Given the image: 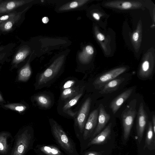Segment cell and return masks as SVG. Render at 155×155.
<instances>
[{"mask_svg":"<svg viewBox=\"0 0 155 155\" xmlns=\"http://www.w3.org/2000/svg\"><path fill=\"white\" fill-rule=\"evenodd\" d=\"M33 133L32 130L28 128L19 130L14 136V142L9 155H25L31 148Z\"/></svg>","mask_w":155,"mask_h":155,"instance_id":"cell-1","label":"cell"},{"mask_svg":"<svg viewBox=\"0 0 155 155\" xmlns=\"http://www.w3.org/2000/svg\"><path fill=\"white\" fill-rule=\"evenodd\" d=\"M51 125L52 134L58 142L69 155H73L76 150L71 139L55 121L51 120Z\"/></svg>","mask_w":155,"mask_h":155,"instance_id":"cell-2","label":"cell"},{"mask_svg":"<svg viewBox=\"0 0 155 155\" xmlns=\"http://www.w3.org/2000/svg\"><path fill=\"white\" fill-rule=\"evenodd\" d=\"M137 100H132L122 113L121 117L123 128V137L126 140L128 138L137 115Z\"/></svg>","mask_w":155,"mask_h":155,"instance_id":"cell-3","label":"cell"},{"mask_svg":"<svg viewBox=\"0 0 155 155\" xmlns=\"http://www.w3.org/2000/svg\"><path fill=\"white\" fill-rule=\"evenodd\" d=\"M64 59L65 56L63 55L54 60L50 66L39 75L38 80V87H40L47 84L54 78L62 68Z\"/></svg>","mask_w":155,"mask_h":155,"instance_id":"cell-4","label":"cell"},{"mask_svg":"<svg viewBox=\"0 0 155 155\" xmlns=\"http://www.w3.org/2000/svg\"><path fill=\"white\" fill-rule=\"evenodd\" d=\"M126 70L125 67H120L111 70L98 77L93 84L95 89H101L104 85L110 81L116 78Z\"/></svg>","mask_w":155,"mask_h":155,"instance_id":"cell-5","label":"cell"},{"mask_svg":"<svg viewBox=\"0 0 155 155\" xmlns=\"http://www.w3.org/2000/svg\"><path fill=\"white\" fill-rule=\"evenodd\" d=\"M136 115L137 137L138 141L140 143L143 138L148 118L143 103H141L140 104Z\"/></svg>","mask_w":155,"mask_h":155,"instance_id":"cell-6","label":"cell"},{"mask_svg":"<svg viewBox=\"0 0 155 155\" xmlns=\"http://www.w3.org/2000/svg\"><path fill=\"white\" fill-rule=\"evenodd\" d=\"M14 141V138L8 132H0V155H9Z\"/></svg>","mask_w":155,"mask_h":155,"instance_id":"cell-7","label":"cell"},{"mask_svg":"<svg viewBox=\"0 0 155 155\" xmlns=\"http://www.w3.org/2000/svg\"><path fill=\"white\" fill-rule=\"evenodd\" d=\"M91 100L90 97L87 98L84 101L78 114L76 121L80 132L82 133L84 130L90 110Z\"/></svg>","mask_w":155,"mask_h":155,"instance_id":"cell-8","label":"cell"},{"mask_svg":"<svg viewBox=\"0 0 155 155\" xmlns=\"http://www.w3.org/2000/svg\"><path fill=\"white\" fill-rule=\"evenodd\" d=\"M32 1V0L2 1L0 2V15L9 13L15 9Z\"/></svg>","mask_w":155,"mask_h":155,"instance_id":"cell-9","label":"cell"},{"mask_svg":"<svg viewBox=\"0 0 155 155\" xmlns=\"http://www.w3.org/2000/svg\"><path fill=\"white\" fill-rule=\"evenodd\" d=\"M98 115V109L94 110L90 114L86 122L84 130L83 137L84 140L90 137L96 128L97 123Z\"/></svg>","mask_w":155,"mask_h":155,"instance_id":"cell-10","label":"cell"},{"mask_svg":"<svg viewBox=\"0 0 155 155\" xmlns=\"http://www.w3.org/2000/svg\"><path fill=\"white\" fill-rule=\"evenodd\" d=\"M133 91L132 88L127 89L115 98L110 102L109 107L114 114L123 104L129 97Z\"/></svg>","mask_w":155,"mask_h":155,"instance_id":"cell-11","label":"cell"},{"mask_svg":"<svg viewBox=\"0 0 155 155\" xmlns=\"http://www.w3.org/2000/svg\"><path fill=\"white\" fill-rule=\"evenodd\" d=\"M110 118L109 114L106 111L102 104L99 106V113L98 117L97 123L93 134V137L99 134L105 126Z\"/></svg>","mask_w":155,"mask_h":155,"instance_id":"cell-12","label":"cell"},{"mask_svg":"<svg viewBox=\"0 0 155 155\" xmlns=\"http://www.w3.org/2000/svg\"><path fill=\"white\" fill-rule=\"evenodd\" d=\"M112 123H110L105 128L89 142L88 146L102 144L107 142L110 138Z\"/></svg>","mask_w":155,"mask_h":155,"instance_id":"cell-13","label":"cell"},{"mask_svg":"<svg viewBox=\"0 0 155 155\" xmlns=\"http://www.w3.org/2000/svg\"><path fill=\"white\" fill-rule=\"evenodd\" d=\"M124 80V78H120L110 81L104 85L99 93L102 94H107L115 91Z\"/></svg>","mask_w":155,"mask_h":155,"instance_id":"cell-14","label":"cell"},{"mask_svg":"<svg viewBox=\"0 0 155 155\" xmlns=\"http://www.w3.org/2000/svg\"><path fill=\"white\" fill-rule=\"evenodd\" d=\"M27 8L21 12H18L17 14L9 19L0 24V30L4 31H8L11 30L14 25L20 20L22 13Z\"/></svg>","mask_w":155,"mask_h":155,"instance_id":"cell-15","label":"cell"},{"mask_svg":"<svg viewBox=\"0 0 155 155\" xmlns=\"http://www.w3.org/2000/svg\"><path fill=\"white\" fill-rule=\"evenodd\" d=\"M88 0H76L70 2L66 3L58 8L60 11H68L78 8L86 3Z\"/></svg>","mask_w":155,"mask_h":155,"instance_id":"cell-16","label":"cell"},{"mask_svg":"<svg viewBox=\"0 0 155 155\" xmlns=\"http://www.w3.org/2000/svg\"><path fill=\"white\" fill-rule=\"evenodd\" d=\"M155 134H154L151 122L149 121L148 124L146 136L145 140V144L144 147L145 149L149 147L153 144L155 145Z\"/></svg>","mask_w":155,"mask_h":155,"instance_id":"cell-17","label":"cell"},{"mask_svg":"<svg viewBox=\"0 0 155 155\" xmlns=\"http://www.w3.org/2000/svg\"><path fill=\"white\" fill-rule=\"evenodd\" d=\"M30 52V49L28 47H25L21 48L15 55L13 63H18L22 61L29 55Z\"/></svg>","mask_w":155,"mask_h":155,"instance_id":"cell-18","label":"cell"},{"mask_svg":"<svg viewBox=\"0 0 155 155\" xmlns=\"http://www.w3.org/2000/svg\"><path fill=\"white\" fill-rule=\"evenodd\" d=\"M35 99L38 105L44 108H48L51 104L50 98L45 94H39L36 97Z\"/></svg>","mask_w":155,"mask_h":155,"instance_id":"cell-19","label":"cell"},{"mask_svg":"<svg viewBox=\"0 0 155 155\" xmlns=\"http://www.w3.org/2000/svg\"><path fill=\"white\" fill-rule=\"evenodd\" d=\"M41 150L47 155H61V152L54 146H44L40 148Z\"/></svg>","mask_w":155,"mask_h":155,"instance_id":"cell-20","label":"cell"},{"mask_svg":"<svg viewBox=\"0 0 155 155\" xmlns=\"http://www.w3.org/2000/svg\"><path fill=\"white\" fill-rule=\"evenodd\" d=\"M79 88L72 87L64 89L62 91L61 98L63 100L73 97L79 93Z\"/></svg>","mask_w":155,"mask_h":155,"instance_id":"cell-21","label":"cell"},{"mask_svg":"<svg viewBox=\"0 0 155 155\" xmlns=\"http://www.w3.org/2000/svg\"><path fill=\"white\" fill-rule=\"evenodd\" d=\"M83 90L73 97L64 105L63 107V110H66L75 105L82 96L83 93Z\"/></svg>","mask_w":155,"mask_h":155,"instance_id":"cell-22","label":"cell"},{"mask_svg":"<svg viewBox=\"0 0 155 155\" xmlns=\"http://www.w3.org/2000/svg\"><path fill=\"white\" fill-rule=\"evenodd\" d=\"M31 73L29 64L27 63L21 70L19 73V79L22 81L27 80L30 77Z\"/></svg>","mask_w":155,"mask_h":155,"instance_id":"cell-23","label":"cell"},{"mask_svg":"<svg viewBox=\"0 0 155 155\" xmlns=\"http://www.w3.org/2000/svg\"><path fill=\"white\" fill-rule=\"evenodd\" d=\"M18 12L15 11L12 12H10L6 15L1 16L0 17V24L13 17L17 14Z\"/></svg>","mask_w":155,"mask_h":155,"instance_id":"cell-24","label":"cell"},{"mask_svg":"<svg viewBox=\"0 0 155 155\" xmlns=\"http://www.w3.org/2000/svg\"><path fill=\"white\" fill-rule=\"evenodd\" d=\"M75 83V81L73 80H69L66 81L63 84L62 88L63 89L72 87Z\"/></svg>","mask_w":155,"mask_h":155,"instance_id":"cell-25","label":"cell"},{"mask_svg":"<svg viewBox=\"0 0 155 155\" xmlns=\"http://www.w3.org/2000/svg\"><path fill=\"white\" fill-rule=\"evenodd\" d=\"M86 51L87 53L91 55L94 53V50L93 48L90 45H87L84 48Z\"/></svg>","mask_w":155,"mask_h":155,"instance_id":"cell-26","label":"cell"},{"mask_svg":"<svg viewBox=\"0 0 155 155\" xmlns=\"http://www.w3.org/2000/svg\"><path fill=\"white\" fill-rule=\"evenodd\" d=\"M102 152L89 151L86 152L84 155H102Z\"/></svg>","mask_w":155,"mask_h":155,"instance_id":"cell-27","label":"cell"},{"mask_svg":"<svg viewBox=\"0 0 155 155\" xmlns=\"http://www.w3.org/2000/svg\"><path fill=\"white\" fill-rule=\"evenodd\" d=\"M132 6L130 3L128 2H124L122 5V7L124 9H128L130 8Z\"/></svg>","mask_w":155,"mask_h":155,"instance_id":"cell-28","label":"cell"},{"mask_svg":"<svg viewBox=\"0 0 155 155\" xmlns=\"http://www.w3.org/2000/svg\"><path fill=\"white\" fill-rule=\"evenodd\" d=\"M152 126L154 134H155V116L154 115H153L152 118Z\"/></svg>","mask_w":155,"mask_h":155,"instance_id":"cell-29","label":"cell"},{"mask_svg":"<svg viewBox=\"0 0 155 155\" xmlns=\"http://www.w3.org/2000/svg\"><path fill=\"white\" fill-rule=\"evenodd\" d=\"M97 38L100 41H103L104 39V36L101 33H99L97 35Z\"/></svg>","mask_w":155,"mask_h":155,"instance_id":"cell-30","label":"cell"},{"mask_svg":"<svg viewBox=\"0 0 155 155\" xmlns=\"http://www.w3.org/2000/svg\"><path fill=\"white\" fill-rule=\"evenodd\" d=\"M139 37V34L137 32L134 33L133 36V38L134 41H137Z\"/></svg>","mask_w":155,"mask_h":155,"instance_id":"cell-31","label":"cell"},{"mask_svg":"<svg viewBox=\"0 0 155 155\" xmlns=\"http://www.w3.org/2000/svg\"><path fill=\"white\" fill-rule=\"evenodd\" d=\"M49 20V18L47 17H44L42 19V22L44 24L48 23Z\"/></svg>","mask_w":155,"mask_h":155,"instance_id":"cell-32","label":"cell"},{"mask_svg":"<svg viewBox=\"0 0 155 155\" xmlns=\"http://www.w3.org/2000/svg\"><path fill=\"white\" fill-rule=\"evenodd\" d=\"M24 107L23 106H17L15 108V110L19 111L23 110H24Z\"/></svg>","mask_w":155,"mask_h":155,"instance_id":"cell-33","label":"cell"},{"mask_svg":"<svg viewBox=\"0 0 155 155\" xmlns=\"http://www.w3.org/2000/svg\"><path fill=\"white\" fill-rule=\"evenodd\" d=\"M93 16L94 18L97 20H99L100 19V16L99 15L95 13H94L93 14Z\"/></svg>","mask_w":155,"mask_h":155,"instance_id":"cell-34","label":"cell"},{"mask_svg":"<svg viewBox=\"0 0 155 155\" xmlns=\"http://www.w3.org/2000/svg\"><path fill=\"white\" fill-rule=\"evenodd\" d=\"M2 100V98L1 97V96H0V100Z\"/></svg>","mask_w":155,"mask_h":155,"instance_id":"cell-35","label":"cell"},{"mask_svg":"<svg viewBox=\"0 0 155 155\" xmlns=\"http://www.w3.org/2000/svg\"><path fill=\"white\" fill-rule=\"evenodd\" d=\"M2 1L3 0H0V2H2Z\"/></svg>","mask_w":155,"mask_h":155,"instance_id":"cell-36","label":"cell"},{"mask_svg":"<svg viewBox=\"0 0 155 155\" xmlns=\"http://www.w3.org/2000/svg\"><path fill=\"white\" fill-rule=\"evenodd\" d=\"M44 1V0H41V2H43Z\"/></svg>","mask_w":155,"mask_h":155,"instance_id":"cell-37","label":"cell"}]
</instances>
